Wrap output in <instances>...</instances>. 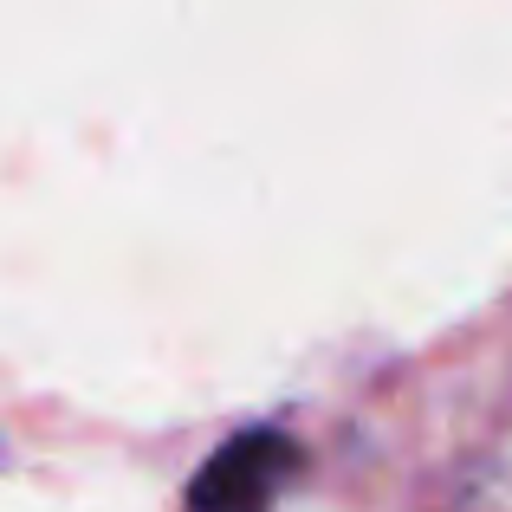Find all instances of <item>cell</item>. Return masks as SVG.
<instances>
[{
    "label": "cell",
    "instance_id": "cell-1",
    "mask_svg": "<svg viewBox=\"0 0 512 512\" xmlns=\"http://www.w3.org/2000/svg\"><path fill=\"white\" fill-rule=\"evenodd\" d=\"M305 474V448L286 428H240L188 480V512H273Z\"/></svg>",
    "mask_w": 512,
    "mask_h": 512
}]
</instances>
